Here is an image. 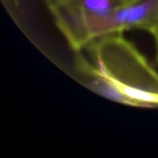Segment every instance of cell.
<instances>
[{
    "mask_svg": "<svg viewBox=\"0 0 158 158\" xmlns=\"http://www.w3.org/2000/svg\"><path fill=\"white\" fill-rule=\"evenodd\" d=\"M42 1H43L46 6H48L49 4H51V3H52L53 1H55V0H42Z\"/></svg>",
    "mask_w": 158,
    "mask_h": 158,
    "instance_id": "5b68a950",
    "label": "cell"
},
{
    "mask_svg": "<svg viewBox=\"0 0 158 158\" xmlns=\"http://www.w3.org/2000/svg\"><path fill=\"white\" fill-rule=\"evenodd\" d=\"M76 54L77 71L92 92L125 106L158 108V71L123 33L98 38Z\"/></svg>",
    "mask_w": 158,
    "mask_h": 158,
    "instance_id": "6da1fadb",
    "label": "cell"
},
{
    "mask_svg": "<svg viewBox=\"0 0 158 158\" xmlns=\"http://www.w3.org/2000/svg\"><path fill=\"white\" fill-rule=\"evenodd\" d=\"M125 0H55L47 6L55 25L75 53L88 45L87 34L96 21Z\"/></svg>",
    "mask_w": 158,
    "mask_h": 158,
    "instance_id": "7a4b0ae2",
    "label": "cell"
},
{
    "mask_svg": "<svg viewBox=\"0 0 158 158\" xmlns=\"http://www.w3.org/2000/svg\"><path fill=\"white\" fill-rule=\"evenodd\" d=\"M153 37L155 39V43H156V60L158 63V27L157 29L156 30V31L153 34Z\"/></svg>",
    "mask_w": 158,
    "mask_h": 158,
    "instance_id": "277c9868",
    "label": "cell"
},
{
    "mask_svg": "<svg viewBox=\"0 0 158 158\" xmlns=\"http://www.w3.org/2000/svg\"><path fill=\"white\" fill-rule=\"evenodd\" d=\"M13 1H15V2H16V3H17V0H13Z\"/></svg>",
    "mask_w": 158,
    "mask_h": 158,
    "instance_id": "8992f818",
    "label": "cell"
},
{
    "mask_svg": "<svg viewBox=\"0 0 158 158\" xmlns=\"http://www.w3.org/2000/svg\"><path fill=\"white\" fill-rule=\"evenodd\" d=\"M158 27V0H125L112 13L89 29L88 44L114 33L142 30L154 34Z\"/></svg>",
    "mask_w": 158,
    "mask_h": 158,
    "instance_id": "3957f363",
    "label": "cell"
}]
</instances>
